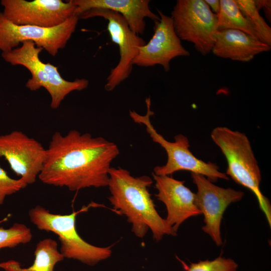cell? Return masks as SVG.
Returning a JSON list of instances; mask_svg holds the SVG:
<instances>
[{
    "mask_svg": "<svg viewBox=\"0 0 271 271\" xmlns=\"http://www.w3.org/2000/svg\"><path fill=\"white\" fill-rule=\"evenodd\" d=\"M157 12L160 20L154 22V34L148 43L139 47V53L132 63L143 67L160 65L168 72L172 59L188 56L190 53L176 35L171 17L158 9Z\"/></svg>",
    "mask_w": 271,
    "mask_h": 271,
    "instance_id": "obj_12",
    "label": "cell"
},
{
    "mask_svg": "<svg viewBox=\"0 0 271 271\" xmlns=\"http://www.w3.org/2000/svg\"><path fill=\"white\" fill-rule=\"evenodd\" d=\"M243 16L255 30L259 39L271 46V28L260 15L253 0H235Z\"/></svg>",
    "mask_w": 271,
    "mask_h": 271,
    "instance_id": "obj_20",
    "label": "cell"
},
{
    "mask_svg": "<svg viewBox=\"0 0 271 271\" xmlns=\"http://www.w3.org/2000/svg\"><path fill=\"white\" fill-rule=\"evenodd\" d=\"M256 8L258 11L263 9L265 17L270 22L271 20V1L270 0H253Z\"/></svg>",
    "mask_w": 271,
    "mask_h": 271,
    "instance_id": "obj_24",
    "label": "cell"
},
{
    "mask_svg": "<svg viewBox=\"0 0 271 271\" xmlns=\"http://www.w3.org/2000/svg\"><path fill=\"white\" fill-rule=\"evenodd\" d=\"M211 137L226 159V174L254 194L270 226V203L260 189V170L247 137L227 127L218 126L212 130Z\"/></svg>",
    "mask_w": 271,
    "mask_h": 271,
    "instance_id": "obj_3",
    "label": "cell"
},
{
    "mask_svg": "<svg viewBox=\"0 0 271 271\" xmlns=\"http://www.w3.org/2000/svg\"><path fill=\"white\" fill-rule=\"evenodd\" d=\"M158 193L155 195L166 206L165 218L176 232L187 219L201 214L196 201V194L180 181L169 176H159L152 173Z\"/></svg>",
    "mask_w": 271,
    "mask_h": 271,
    "instance_id": "obj_13",
    "label": "cell"
},
{
    "mask_svg": "<svg viewBox=\"0 0 271 271\" xmlns=\"http://www.w3.org/2000/svg\"><path fill=\"white\" fill-rule=\"evenodd\" d=\"M21 44L22 46L19 47L2 53L3 58L12 65H22L28 69L32 77L27 82L26 87L31 91H36L41 87L46 89L47 76L44 68V62L39 57L43 49L36 47L34 42L30 41Z\"/></svg>",
    "mask_w": 271,
    "mask_h": 271,
    "instance_id": "obj_16",
    "label": "cell"
},
{
    "mask_svg": "<svg viewBox=\"0 0 271 271\" xmlns=\"http://www.w3.org/2000/svg\"><path fill=\"white\" fill-rule=\"evenodd\" d=\"M119 150L113 142L77 130L56 131L38 176L44 184L65 187L71 191L107 186L109 170Z\"/></svg>",
    "mask_w": 271,
    "mask_h": 271,
    "instance_id": "obj_1",
    "label": "cell"
},
{
    "mask_svg": "<svg viewBox=\"0 0 271 271\" xmlns=\"http://www.w3.org/2000/svg\"><path fill=\"white\" fill-rule=\"evenodd\" d=\"M220 9L217 15L218 31L238 30L259 40L255 30L243 16L235 0H220Z\"/></svg>",
    "mask_w": 271,
    "mask_h": 271,
    "instance_id": "obj_19",
    "label": "cell"
},
{
    "mask_svg": "<svg viewBox=\"0 0 271 271\" xmlns=\"http://www.w3.org/2000/svg\"><path fill=\"white\" fill-rule=\"evenodd\" d=\"M27 186L22 178L15 179L10 177L0 165V205L3 204L7 196L13 194Z\"/></svg>",
    "mask_w": 271,
    "mask_h": 271,
    "instance_id": "obj_23",
    "label": "cell"
},
{
    "mask_svg": "<svg viewBox=\"0 0 271 271\" xmlns=\"http://www.w3.org/2000/svg\"><path fill=\"white\" fill-rule=\"evenodd\" d=\"M33 263L27 268H21L15 260L0 263V267L5 271H53L56 264L63 260L64 256L58 250L57 242L51 238L40 240L34 251Z\"/></svg>",
    "mask_w": 271,
    "mask_h": 271,
    "instance_id": "obj_17",
    "label": "cell"
},
{
    "mask_svg": "<svg viewBox=\"0 0 271 271\" xmlns=\"http://www.w3.org/2000/svg\"><path fill=\"white\" fill-rule=\"evenodd\" d=\"M191 177L197 187L196 204L204 216L202 230L220 246L223 243L220 231L223 215L230 204L241 200L244 193L219 187L202 175L191 173Z\"/></svg>",
    "mask_w": 271,
    "mask_h": 271,
    "instance_id": "obj_10",
    "label": "cell"
},
{
    "mask_svg": "<svg viewBox=\"0 0 271 271\" xmlns=\"http://www.w3.org/2000/svg\"><path fill=\"white\" fill-rule=\"evenodd\" d=\"M32 238L31 229L24 224L15 223L8 229L0 227V250L27 243Z\"/></svg>",
    "mask_w": 271,
    "mask_h": 271,
    "instance_id": "obj_21",
    "label": "cell"
},
{
    "mask_svg": "<svg viewBox=\"0 0 271 271\" xmlns=\"http://www.w3.org/2000/svg\"><path fill=\"white\" fill-rule=\"evenodd\" d=\"M47 74L48 86L46 89L51 100L50 106L53 109L59 107L65 97L73 91H81L86 89L89 81L85 78L76 79L69 81L64 79L59 73L58 67L49 62L44 63Z\"/></svg>",
    "mask_w": 271,
    "mask_h": 271,
    "instance_id": "obj_18",
    "label": "cell"
},
{
    "mask_svg": "<svg viewBox=\"0 0 271 271\" xmlns=\"http://www.w3.org/2000/svg\"><path fill=\"white\" fill-rule=\"evenodd\" d=\"M79 18L73 15L62 24L52 28L20 26L8 20L0 13V50L10 51L24 41L34 42L37 47L55 56L64 48L75 32Z\"/></svg>",
    "mask_w": 271,
    "mask_h": 271,
    "instance_id": "obj_8",
    "label": "cell"
},
{
    "mask_svg": "<svg viewBox=\"0 0 271 271\" xmlns=\"http://www.w3.org/2000/svg\"><path fill=\"white\" fill-rule=\"evenodd\" d=\"M146 104L147 112L145 115H140L134 110H130L129 115L134 122L145 125L152 141L160 145L167 153L166 163L163 166L155 167L154 174L169 176L179 171H187L202 175L212 182H216L219 179H229L225 173L219 171L215 164L207 163L196 158L189 149V142L186 136L182 134L176 135L174 142H171L158 133L150 119L154 113L151 109L150 97L146 98Z\"/></svg>",
    "mask_w": 271,
    "mask_h": 271,
    "instance_id": "obj_4",
    "label": "cell"
},
{
    "mask_svg": "<svg viewBox=\"0 0 271 271\" xmlns=\"http://www.w3.org/2000/svg\"><path fill=\"white\" fill-rule=\"evenodd\" d=\"M171 17L181 40L193 44L203 56L212 51L218 31L217 16L204 0L177 1Z\"/></svg>",
    "mask_w": 271,
    "mask_h": 271,
    "instance_id": "obj_6",
    "label": "cell"
},
{
    "mask_svg": "<svg viewBox=\"0 0 271 271\" xmlns=\"http://www.w3.org/2000/svg\"><path fill=\"white\" fill-rule=\"evenodd\" d=\"M153 181L149 176L133 177L120 167L109 170L108 199L113 210L123 215L132 225V232L144 237L150 229L159 241L165 235L176 236L177 232L157 211L149 188Z\"/></svg>",
    "mask_w": 271,
    "mask_h": 271,
    "instance_id": "obj_2",
    "label": "cell"
},
{
    "mask_svg": "<svg viewBox=\"0 0 271 271\" xmlns=\"http://www.w3.org/2000/svg\"><path fill=\"white\" fill-rule=\"evenodd\" d=\"M46 149L21 131L0 134V158L7 161L12 170L28 186L36 182L46 157Z\"/></svg>",
    "mask_w": 271,
    "mask_h": 271,
    "instance_id": "obj_11",
    "label": "cell"
},
{
    "mask_svg": "<svg viewBox=\"0 0 271 271\" xmlns=\"http://www.w3.org/2000/svg\"><path fill=\"white\" fill-rule=\"evenodd\" d=\"M77 16L79 19L99 17L107 22V30L111 41L118 47L120 56L117 64L110 70L104 85L107 91H111L129 77L132 70L133 61L139 53V47L146 42L130 30L124 18L116 12L92 9Z\"/></svg>",
    "mask_w": 271,
    "mask_h": 271,
    "instance_id": "obj_7",
    "label": "cell"
},
{
    "mask_svg": "<svg viewBox=\"0 0 271 271\" xmlns=\"http://www.w3.org/2000/svg\"><path fill=\"white\" fill-rule=\"evenodd\" d=\"M270 49L271 46L246 33L225 29L217 31L211 52L219 57L246 62Z\"/></svg>",
    "mask_w": 271,
    "mask_h": 271,
    "instance_id": "obj_15",
    "label": "cell"
},
{
    "mask_svg": "<svg viewBox=\"0 0 271 271\" xmlns=\"http://www.w3.org/2000/svg\"><path fill=\"white\" fill-rule=\"evenodd\" d=\"M76 7L74 15L92 9L109 10L120 14L136 34L142 35L146 29L145 19L160 20L150 8L149 0H71Z\"/></svg>",
    "mask_w": 271,
    "mask_h": 271,
    "instance_id": "obj_14",
    "label": "cell"
},
{
    "mask_svg": "<svg viewBox=\"0 0 271 271\" xmlns=\"http://www.w3.org/2000/svg\"><path fill=\"white\" fill-rule=\"evenodd\" d=\"M80 211L65 215L53 214L37 205L30 210L29 215L31 222L39 229L58 235L61 243L60 252L64 257L94 265L110 256L111 246H96L81 238L76 227V216Z\"/></svg>",
    "mask_w": 271,
    "mask_h": 271,
    "instance_id": "obj_5",
    "label": "cell"
},
{
    "mask_svg": "<svg viewBox=\"0 0 271 271\" xmlns=\"http://www.w3.org/2000/svg\"><path fill=\"white\" fill-rule=\"evenodd\" d=\"M2 13L17 25L52 28L74 15L76 7L71 0H2Z\"/></svg>",
    "mask_w": 271,
    "mask_h": 271,
    "instance_id": "obj_9",
    "label": "cell"
},
{
    "mask_svg": "<svg viewBox=\"0 0 271 271\" xmlns=\"http://www.w3.org/2000/svg\"><path fill=\"white\" fill-rule=\"evenodd\" d=\"M205 2L209 7L211 11L214 14L218 15L220 9V0H205Z\"/></svg>",
    "mask_w": 271,
    "mask_h": 271,
    "instance_id": "obj_25",
    "label": "cell"
},
{
    "mask_svg": "<svg viewBox=\"0 0 271 271\" xmlns=\"http://www.w3.org/2000/svg\"><path fill=\"white\" fill-rule=\"evenodd\" d=\"M237 264L232 259L219 256L209 260H200L187 266L186 271H236Z\"/></svg>",
    "mask_w": 271,
    "mask_h": 271,
    "instance_id": "obj_22",
    "label": "cell"
}]
</instances>
